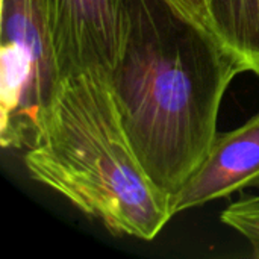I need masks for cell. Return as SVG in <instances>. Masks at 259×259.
<instances>
[{"mask_svg": "<svg viewBox=\"0 0 259 259\" xmlns=\"http://www.w3.org/2000/svg\"><path fill=\"white\" fill-rule=\"evenodd\" d=\"M121 15L109 88L132 149L171 197L206 156L225 93L244 70L170 0H121Z\"/></svg>", "mask_w": 259, "mask_h": 259, "instance_id": "cell-1", "label": "cell"}, {"mask_svg": "<svg viewBox=\"0 0 259 259\" xmlns=\"http://www.w3.org/2000/svg\"><path fill=\"white\" fill-rule=\"evenodd\" d=\"M29 176L109 232L155 240L175 217L123 129L108 74L62 80L39 140L24 152Z\"/></svg>", "mask_w": 259, "mask_h": 259, "instance_id": "cell-2", "label": "cell"}, {"mask_svg": "<svg viewBox=\"0 0 259 259\" xmlns=\"http://www.w3.org/2000/svg\"><path fill=\"white\" fill-rule=\"evenodd\" d=\"M44 0L0 5V143L26 152L41 137L61 90Z\"/></svg>", "mask_w": 259, "mask_h": 259, "instance_id": "cell-3", "label": "cell"}, {"mask_svg": "<svg viewBox=\"0 0 259 259\" xmlns=\"http://www.w3.org/2000/svg\"><path fill=\"white\" fill-rule=\"evenodd\" d=\"M62 80L108 74L121 41V0H44Z\"/></svg>", "mask_w": 259, "mask_h": 259, "instance_id": "cell-4", "label": "cell"}, {"mask_svg": "<svg viewBox=\"0 0 259 259\" xmlns=\"http://www.w3.org/2000/svg\"><path fill=\"white\" fill-rule=\"evenodd\" d=\"M259 187V112L240 127L217 132L202 164L170 197L173 215Z\"/></svg>", "mask_w": 259, "mask_h": 259, "instance_id": "cell-5", "label": "cell"}, {"mask_svg": "<svg viewBox=\"0 0 259 259\" xmlns=\"http://www.w3.org/2000/svg\"><path fill=\"white\" fill-rule=\"evenodd\" d=\"M209 30L241 68L259 76V0H206Z\"/></svg>", "mask_w": 259, "mask_h": 259, "instance_id": "cell-6", "label": "cell"}, {"mask_svg": "<svg viewBox=\"0 0 259 259\" xmlns=\"http://www.w3.org/2000/svg\"><path fill=\"white\" fill-rule=\"evenodd\" d=\"M222 223L238 232L259 258V196H243L229 203L220 215Z\"/></svg>", "mask_w": 259, "mask_h": 259, "instance_id": "cell-7", "label": "cell"}, {"mask_svg": "<svg viewBox=\"0 0 259 259\" xmlns=\"http://www.w3.org/2000/svg\"><path fill=\"white\" fill-rule=\"evenodd\" d=\"M178 8H181L185 14H188L191 18H194L197 23L209 29V20H208V6L206 0H170Z\"/></svg>", "mask_w": 259, "mask_h": 259, "instance_id": "cell-8", "label": "cell"}]
</instances>
